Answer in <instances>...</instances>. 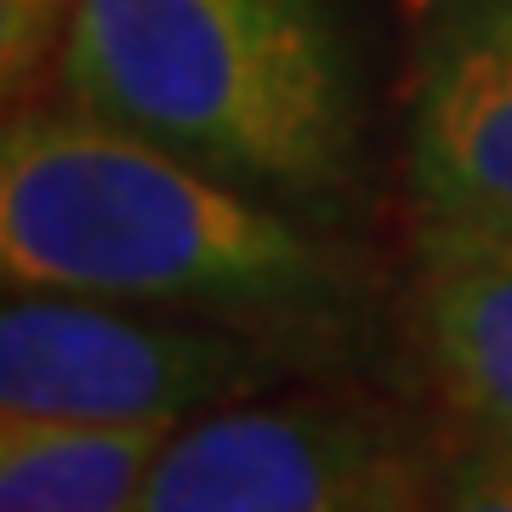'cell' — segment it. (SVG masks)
<instances>
[{"mask_svg": "<svg viewBox=\"0 0 512 512\" xmlns=\"http://www.w3.org/2000/svg\"><path fill=\"white\" fill-rule=\"evenodd\" d=\"M6 291H69L313 336L342 353L376 279L342 228L296 217L74 103L12 109L0 143Z\"/></svg>", "mask_w": 512, "mask_h": 512, "instance_id": "cell-1", "label": "cell"}, {"mask_svg": "<svg viewBox=\"0 0 512 512\" xmlns=\"http://www.w3.org/2000/svg\"><path fill=\"white\" fill-rule=\"evenodd\" d=\"M57 97L342 228L365 200V86L336 0H74Z\"/></svg>", "mask_w": 512, "mask_h": 512, "instance_id": "cell-2", "label": "cell"}, {"mask_svg": "<svg viewBox=\"0 0 512 512\" xmlns=\"http://www.w3.org/2000/svg\"><path fill=\"white\" fill-rule=\"evenodd\" d=\"M336 348L211 313L137 308L69 291H12L0 308V416L188 427L262 399Z\"/></svg>", "mask_w": 512, "mask_h": 512, "instance_id": "cell-3", "label": "cell"}, {"mask_svg": "<svg viewBox=\"0 0 512 512\" xmlns=\"http://www.w3.org/2000/svg\"><path fill=\"white\" fill-rule=\"evenodd\" d=\"M427 439L348 393H262L171 433L137 512H416Z\"/></svg>", "mask_w": 512, "mask_h": 512, "instance_id": "cell-4", "label": "cell"}, {"mask_svg": "<svg viewBox=\"0 0 512 512\" xmlns=\"http://www.w3.org/2000/svg\"><path fill=\"white\" fill-rule=\"evenodd\" d=\"M404 177L416 222L512 234V0H410Z\"/></svg>", "mask_w": 512, "mask_h": 512, "instance_id": "cell-5", "label": "cell"}, {"mask_svg": "<svg viewBox=\"0 0 512 512\" xmlns=\"http://www.w3.org/2000/svg\"><path fill=\"white\" fill-rule=\"evenodd\" d=\"M410 319L456 421L512 444V234L416 222Z\"/></svg>", "mask_w": 512, "mask_h": 512, "instance_id": "cell-6", "label": "cell"}, {"mask_svg": "<svg viewBox=\"0 0 512 512\" xmlns=\"http://www.w3.org/2000/svg\"><path fill=\"white\" fill-rule=\"evenodd\" d=\"M177 427L0 416V512H137Z\"/></svg>", "mask_w": 512, "mask_h": 512, "instance_id": "cell-7", "label": "cell"}, {"mask_svg": "<svg viewBox=\"0 0 512 512\" xmlns=\"http://www.w3.org/2000/svg\"><path fill=\"white\" fill-rule=\"evenodd\" d=\"M421 512H512V444H495L456 421V433L427 444Z\"/></svg>", "mask_w": 512, "mask_h": 512, "instance_id": "cell-8", "label": "cell"}, {"mask_svg": "<svg viewBox=\"0 0 512 512\" xmlns=\"http://www.w3.org/2000/svg\"><path fill=\"white\" fill-rule=\"evenodd\" d=\"M69 12L74 0H0V74L12 103L40 92V80L52 74Z\"/></svg>", "mask_w": 512, "mask_h": 512, "instance_id": "cell-9", "label": "cell"}, {"mask_svg": "<svg viewBox=\"0 0 512 512\" xmlns=\"http://www.w3.org/2000/svg\"><path fill=\"white\" fill-rule=\"evenodd\" d=\"M416 512H421V507H416Z\"/></svg>", "mask_w": 512, "mask_h": 512, "instance_id": "cell-10", "label": "cell"}]
</instances>
